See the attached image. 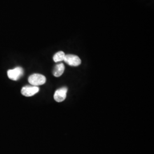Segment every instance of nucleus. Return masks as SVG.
I'll return each mask as SVG.
<instances>
[{"instance_id": "423d86ee", "label": "nucleus", "mask_w": 154, "mask_h": 154, "mask_svg": "<svg viewBox=\"0 0 154 154\" xmlns=\"http://www.w3.org/2000/svg\"><path fill=\"white\" fill-rule=\"evenodd\" d=\"M65 71V66L63 63H59L54 67L53 74L55 77H59L61 76Z\"/></svg>"}, {"instance_id": "39448f33", "label": "nucleus", "mask_w": 154, "mask_h": 154, "mask_svg": "<svg viewBox=\"0 0 154 154\" xmlns=\"http://www.w3.org/2000/svg\"><path fill=\"white\" fill-rule=\"evenodd\" d=\"M67 92V88H59L55 91L54 95V98L57 102H62L66 99V94Z\"/></svg>"}, {"instance_id": "7ed1b4c3", "label": "nucleus", "mask_w": 154, "mask_h": 154, "mask_svg": "<svg viewBox=\"0 0 154 154\" xmlns=\"http://www.w3.org/2000/svg\"><path fill=\"white\" fill-rule=\"evenodd\" d=\"M67 64L72 66H78L81 65V60L77 55L72 54L65 55L64 60Z\"/></svg>"}, {"instance_id": "f257e3e1", "label": "nucleus", "mask_w": 154, "mask_h": 154, "mask_svg": "<svg viewBox=\"0 0 154 154\" xmlns=\"http://www.w3.org/2000/svg\"><path fill=\"white\" fill-rule=\"evenodd\" d=\"M28 81L32 86H38L44 85L46 81V77L40 74H33L28 78Z\"/></svg>"}, {"instance_id": "f03ea898", "label": "nucleus", "mask_w": 154, "mask_h": 154, "mask_svg": "<svg viewBox=\"0 0 154 154\" xmlns=\"http://www.w3.org/2000/svg\"><path fill=\"white\" fill-rule=\"evenodd\" d=\"M23 75V70L21 67H17L16 68L9 70L8 71V76L9 78L13 81H18Z\"/></svg>"}, {"instance_id": "20e7f679", "label": "nucleus", "mask_w": 154, "mask_h": 154, "mask_svg": "<svg viewBox=\"0 0 154 154\" xmlns=\"http://www.w3.org/2000/svg\"><path fill=\"white\" fill-rule=\"evenodd\" d=\"M39 89L37 86H24L21 89V94L25 97H32L37 93Z\"/></svg>"}, {"instance_id": "0eeeda50", "label": "nucleus", "mask_w": 154, "mask_h": 154, "mask_svg": "<svg viewBox=\"0 0 154 154\" xmlns=\"http://www.w3.org/2000/svg\"><path fill=\"white\" fill-rule=\"evenodd\" d=\"M65 57V54L63 51H58L54 54L53 57V60L55 62H59L61 61H63Z\"/></svg>"}]
</instances>
